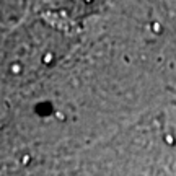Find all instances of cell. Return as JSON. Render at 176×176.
Returning <instances> with one entry per match:
<instances>
[{"mask_svg":"<svg viewBox=\"0 0 176 176\" xmlns=\"http://www.w3.org/2000/svg\"><path fill=\"white\" fill-rule=\"evenodd\" d=\"M10 70H11V74H20V72H21V65H20V64H11L10 65Z\"/></svg>","mask_w":176,"mask_h":176,"instance_id":"cell-3","label":"cell"},{"mask_svg":"<svg viewBox=\"0 0 176 176\" xmlns=\"http://www.w3.org/2000/svg\"><path fill=\"white\" fill-rule=\"evenodd\" d=\"M91 2H93V0H85V3H91Z\"/></svg>","mask_w":176,"mask_h":176,"instance_id":"cell-4","label":"cell"},{"mask_svg":"<svg viewBox=\"0 0 176 176\" xmlns=\"http://www.w3.org/2000/svg\"><path fill=\"white\" fill-rule=\"evenodd\" d=\"M152 31H153V33H162L163 28H162V25H160L158 21H153L152 23Z\"/></svg>","mask_w":176,"mask_h":176,"instance_id":"cell-2","label":"cell"},{"mask_svg":"<svg viewBox=\"0 0 176 176\" xmlns=\"http://www.w3.org/2000/svg\"><path fill=\"white\" fill-rule=\"evenodd\" d=\"M42 62L47 64V65H49V64H52L54 62V54L52 52H46V54H44V57H42Z\"/></svg>","mask_w":176,"mask_h":176,"instance_id":"cell-1","label":"cell"}]
</instances>
